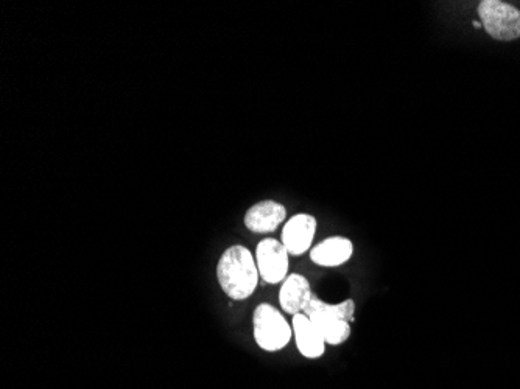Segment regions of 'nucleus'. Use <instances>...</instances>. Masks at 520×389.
<instances>
[{
    "instance_id": "f257e3e1",
    "label": "nucleus",
    "mask_w": 520,
    "mask_h": 389,
    "mask_svg": "<svg viewBox=\"0 0 520 389\" xmlns=\"http://www.w3.org/2000/svg\"><path fill=\"white\" fill-rule=\"evenodd\" d=\"M259 276L256 257L245 246H231L218 260V285L232 301H245L253 296Z\"/></svg>"
},
{
    "instance_id": "f03ea898",
    "label": "nucleus",
    "mask_w": 520,
    "mask_h": 389,
    "mask_svg": "<svg viewBox=\"0 0 520 389\" xmlns=\"http://www.w3.org/2000/svg\"><path fill=\"white\" fill-rule=\"evenodd\" d=\"M304 315L317 327L323 340L331 346H340L351 337V323L354 321L355 302L352 299L340 304H327L313 295Z\"/></svg>"
},
{
    "instance_id": "7ed1b4c3",
    "label": "nucleus",
    "mask_w": 520,
    "mask_h": 389,
    "mask_svg": "<svg viewBox=\"0 0 520 389\" xmlns=\"http://www.w3.org/2000/svg\"><path fill=\"white\" fill-rule=\"evenodd\" d=\"M254 340L267 352L282 351L289 346L293 327L281 312L271 304H259L253 315Z\"/></svg>"
},
{
    "instance_id": "20e7f679",
    "label": "nucleus",
    "mask_w": 520,
    "mask_h": 389,
    "mask_svg": "<svg viewBox=\"0 0 520 389\" xmlns=\"http://www.w3.org/2000/svg\"><path fill=\"white\" fill-rule=\"evenodd\" d=\"M478 15L488 35L497 41L508 43L520 38V11L513 5L485 0L478 5Z\"/></svg>"
},
{
    "instance_id": "39448f33",
    "label": "nucleus",
    "mask_w": 520,
    "mask_h": 389,
    "mask_svg": "<svg viewBox=\"0 0 520 389\" xmlns=\"http://www.w3.org/2000/svg\"><path fill=\"white\" fill-rule=\"evenodd\" d=\"M289 251L282 242L264 239L256 248V263L260 279L267 284H281L289 276Z\"/></svg>"
},
{
    "instance_id": "423d86ee",
    "label": "nucleus",
    "mask_w": 520,
    "mask_h": 389,
    "mask_svg": "<svg viewBox=\"0 0 520 389\" xmlns=\"http://www.w3.org/2000/svg\"><path fill=\"white\" fill-rule=\"evenodd\" d=\"M317 218L309 214H298L290 218L282 229V245L290 256H303L312 246L317 234Z\"/></svg>"
},
{
    "instance_id": "0eeeda50",
    "label": "nucleus",
    "mask_w": 520,
    "mask_h": 389,
    "mask_svg": "<svg viewBox=\"0 0 520 389\" xmlns=\"http://www.w3.org/2000/svg\"><path fill=\"white\" fill-rule=\"evenodd\" d=\"M287 218V209L278 201L265 200L254 204L243 218L246 229L254 234L276 231Z\"/></svg>"
},
{
    "instance_id": "6e6552de",
    "label": "nucleus",
    "mask_w": 520,
    "mask_h": 389,
    "mask_svg": "<svg viewBox=\"0 0 520 389\" xmlns=\"http://www.w3.org/2000/svg\"><path fill=\"white\" fill-rule=\"evenodd\" d=\"M312 298V288L303 274H289L287 279L282 282L279 302L285 313L295 316L306 312L307 305L310 304Z\"/></svg>"
},
{
    "instance_id": "1a4fd4ad",
    "label": "nucleus",
    "mask_w": 520,
    "mask_h": 389,
    "mask_svg": "<svg viewBox=\"0 0 520 389\" xmlns=\"http://www.w3.org/2000/svg\"><path fill=\"white\" fill-rule=\"evenodd\" d=\"M292 327L299 354L310 358V360H317L324 354L326 341L323 340L317 327L313 326L312 321L304 313L293 316Z\"/></svg>"
},
{
    "instance_id": "9d476101",
    "label": "nucleus",
    "mask_w": 520,
    "mask_h": 389,
    "mask_svg": "<svg viewBox=\"0 0 520 389\" xmlns=\"http://www.w3.org/2000/svg\"><path fill=\"white\" fill-rule=\"evenodd\" d=\"M354 253V245L346 237H329L310 251V259L320 267L335 268L348 262Z\"/></svg>"
},
{
    "instance_id": "9b49d317",
    "label": "nucleus",
    "mask_w": 520,
    "mask_h": 389,
    "mask_svg": "<svg viewBox=\"0 0 520 389\" xmlns=\"http://www.w3.org/2000/svg\"><path fill=\"white\" fill-rule=\"evenodd\" d=\"M474 27H477V29H478V27H482V22L475 21L474 22Z\"/></svg>"
}]
</instances>
